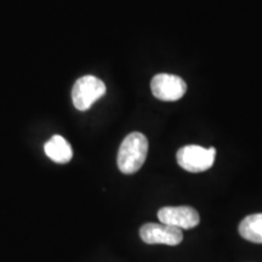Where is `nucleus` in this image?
<instances>
[{
    "mask_svg": "<svg viewBox=\"0 0 262 262\" xmlns=\"http://www.w3.org/2000/svg\"><path fill=\"white\" fill-rule=\"evenodd\" d=\"M148 153V141L141 133H131L123 140L118 150V168L123 173L131 175L142 168Z\"/></svg>",
    "mask_w": 262,
    "mask_h": 262,
    "instance_id": "f257e3e1",
    "label": "nucleus"
},
{
    "mask_svg": "<svg viewBox=\"0 0 262 262\" xmlns=\"http://www.w3.org/2000/svg\"><path fill=\"white\" fill-rule=\"evenodd\" d=\"M106 85L94 75H84L75 81L72 89V100L78 111H88L106 94Z\"/></svg>",
    "mask_w": 262,
    "mask_h": 262,
    "instance_id": "f03ea898",
    "label": "nucleus"
},
{
    "mask_svg": "<svg viewBox=\"0 0 262 262\" xmlns=\"http://www.w3.org/2000/svg\"><path fill=\"white\" fill-rule=\"evenodd\" d=\"M216 149L214 147L204 148L202 146L188 145L178 150L176 160L182 169L188 172H203L214 165Z\"/></svg>",
    "mask_w": 262,
    "mask_h": 262,
    "instance_id": "7ed1b4c3",
    "label": "nucleus"
},
{
    "mask_svg": "<svg viewBox=\"0 0 262 262\" xmlns=\"http://www.w3.org/2000/svg\"><path fill=\"white\" fill-rule=\"evenodd\" d=\"M150 90L153 96L160 101L172 102L185 96L187 85L185 80L173 74H157L150 81Z\"/></svg>",
    "mask_w": 262,
    "mask_h": 262,
    "instance_id": "20e7f679",
    "label": "nucleus"
},
{
    "mask_svg": "<svg viewBox=\"0 0 262 262\" xmlns=\"http://www.w3.org/2000/svg\"><path fill=\"white\" fill-rule=\"evenodd\" d=\"M140 237L146 244L179 245L183 239L182 229L164 224H145L140 228Z\"/></svg>",
    "mask_w": 262,
    "mask_h": 262,
    "instance_id": "39448f33",
    "label": "nucleus"
},
{
    "mask_svg": "<svg viewBox=\"0 0 262 262\" xmlns=\"http://www.w3.org/2000/svg\"><path fill=\"white\" fill-rule=\"evenodd\" d=\"M159 221L180 229H191L199 224V214L191 206H165L158 211Z\"/></svg>",
    "mask_w": 262,
    "mask_h": 262,
    "instance_id": "423d86ee",
    "label": "nucleus"
},
{
    "mask_svg": "<svg viewBox=\"0 0 262 262\" xmlns=\"http://www.w3.org/2000/svg\"><path fill=\"white\" fill-rule=\"evenodd\" d=\"M45 153L52 162L58 164H67L73 157V150L67 140L60 135H54L45 143Z\"/></svg>",
    "mask_w": 262,
    "mask_h": 262,
    "instance_id": "0eeeda50",
    "label": "nucleus"
},
{
    "mask_svg": "<svg viewBox=\"0 0 262 262\" xmlns=\"http://www.w3.org/2000/svg\"><path fill=\"white\" fill-rule=\"evenodd\" d=\"M239 234L245 241L262 244V214L247 216L239 225Z\"/></svg>",
    "mask_w": 262,
    "mask_h": 262,
    "instance_id": "6e6552de",
    "label": "nucleus"
}]
</instances>
